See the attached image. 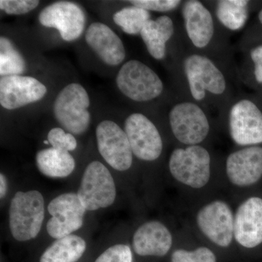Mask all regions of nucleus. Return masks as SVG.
Returning a JSON list of instances; mask_svg holds the SVG:
<instances>
[{
    "label": "nucleus",
    "instance_id": "obj_1",
    "mask_svg": "<svg viewBox=\"0 0 262 262\" xmlns=\"http://www.w3.org/2000/svg\"><path fill=\"white\" fill-rule=\"evenodd\" d=\"M168 169L189 206L222 191L220 166L205 145L178 146L169 156Z\"/></svg>",
    "mask_w": 262,
    "mask_h": 262
},
{
    "label": "nucleus",
    "instance_id": "obj_2",
    "mask_svg": "<svg viewBox=\"0 0 262 262\" xmlns=\"http://www.w3.org/2000/svg\"><path fill=\"white\" fill-rule=\"evenodd\" d=\"M190 206L191 228L208 244L229 249L234 243V203L228 195L217 194Z\"/></svg>",
    "mask_w": 262,
    "mask_h": 262
},
{
    "label": "nucleus",
    "instance_id": "obj_3",
    "mask_svg": "<svg viewBox=\"0 0 262 262\" xmlns=\"http://www.w3.org/2000/svg\"><path fill=\"white\" fill-rule=\"evenodd\" d=\"M220 177L222 191L237 200L262 179V146H245L231 151L221 165Z\"/></svg>",
    "mask_w": 262,
    "mask_h": 262
},
{
    "label": "nucleus",
    "instance_id": "obj_4",
    "mask_svg": "<svg viewBox=\"0 0 262 262\" xmlns=\"http://www.w3.org/2000/svg\"><path fill=\"white\" fill-rule=\"evenodd\" d=\"M183 71L194 102L202 103L227 92V81L223 72L209 57L199 53L186 56Z\"/></svg>",
    "mask_w": 262,
    "mask_h": 262
},
{
    "label": "nucleus",
    "instance_id": "obj_5",
    "mask_svg": "<svg viewBox=\"0 0 262 262\" xmlns=\"http://www.w3.org/2000/svg\"><path fill=\"white\" fill-rule=\"evenodd\" d=\"M169 127L179 146L205 145L211 134L209 117L194 101L175 103L168 114Z\"/></svg>",
    "mask_w": 262,
    "mask_h": 262
},
{
    "label": "nucleus",
    "instance_id": "obj_6",
    "mask_svg": "<svg viewBox=\"0 0 262 262\" xmlns=\"http://www.w3.org/2000/svg\"><path fill=\"white\" fill-rule=\"evenodd\" d=\"M44 219V198L39 191L15 193L9 209V227L14 239L25 242L35 238Z\"/></svg>",
    "mask_w": 262,
    "mask_h": 262
},
{
    "label": "nucleus",
    "instance_id": "obj_7",
    "mask_svg": "<svg viewBox=\"0 0 262 262\" xmlns=\"http://www.w3.org/2000/svg\"><path fill=\"white\" fill-rule=\"evenodd\" d=\"M89 95L82 84H67L57 95L53 114L57 122L73 135H82L91 121Z\"/></svg>",
    "mask_w": 262,
    "mask_h": 262
},
{
    "label": "nucleus",
    "instance_id": "obj_8",
    "mask_svg": "<svg viewBox=\"0 0 262 262\" xmlns=\"http://www.w3.org/2000/svg\"><path fill=\"white\" fill-rule=\"evenodd\" d=\"M117 88L136 102L152 101L163 94L164 84L158 74L139 60L124 63L117 75Z\"/></svg>",
    "mask_w": 262,
    "mask_h": 262
},
{
    "label": "nucleus",
    "instance_id": "obj_9",
    "mask_svg": "<svg viewBox=\"0 0 262 262\" xmlns=\"http://www.w3.org/2000/svg\"><path fill=\"white\" fill-rule=\"evenodd\" d=\"M79 198L87 211L108 208L116 199L115 181L108 168L98 161H93L84 170Z\"/></svg>",
    "mask_w": 262,
    "mask_h": 262
},
{
    "label": "nucleus",
    "instance_id": "obj_10",
    "mask_svg": "<svg viewBox=\"0 0 262 262\" xmlns=\"http://www.w3.org/2000/svg\"><path fill=\"white\" fill-rule=\"evenodd\" d=\"M228 133L239 147L262 144V113L251 100L236 101L229 108Z\"/></svg>",
    "mask_w": 262,
    "mask_h": 262
},
{
    "label": "nucleus",
    "instance_id": "obj_11",
    "mask_svg": "<svg viewBox=\"0 0 262 262\" xmlns=\"http://www.w3.org/2000/svg\"><path fill=\"white\" fill-rule=\"evenodd\" d=\"M124 130L130 142L133 154L144 162H154L163 154V138L154 122L141 113L129 115Z\"/></svg>",
    "mask_w": 262,
    "mask_h": 262
},
{
    "label": "nucleus",
    "instance_id": "obj_12",
    "mask_svg": "<svg viewBox=\"0 0 262 262\" xmlns=\"http://www.w3.org/2000/svg\"><path fill=\"white\" fill-rule=\"evenodd\" d=\"M98 151L114 169L126 171L132 167L134 154L125 130L112 120H103L96 130Z\"/></svg>",
    "mask_w": 262,
    "mask_h": 262
},
{
    "label": "nucleus",
    "instance_id": "obj_13",
    "mask_svg": "<svg viewBox=\"0 0 262 262\" xmlns=\"http://www.w3.org/2000/svg\"><path fill=\"white\" fill-rule=\"evenodd\" d=\"M234 203V243L253 249L262 244V198L249 196Z\"/></svg>",
    "mask_w": 262,
    "mask_h": 262
},
{
    "label": "nucleus",
    "instance_id": "obj_14",
    "mask_svg": "<svg viewBox=\"0 0 262 262\" xmlns=\"http://www.w3.org/2000/svg\"><path fill=\"white\" fill-rule=\"evenodd\" d=\"M48 211L51 218L48 221L47 232L51 237L60 239L70 235L83 225L85 209L76 193H65L51 201Z\"/></svg>",
    "mask_w": 262,
    "mask_h": 262
},
{
    "label": "nucleus",
    "instance_id": "obj_15",
    "mask_svg": "<svg viewBox=\"0 0 262 262\" xmlns=\"http://www.w3.org/2000/svg\"><path fill=\"white\" fill-rule=\"evenodd\" d=\"M39 21L43 27L57 29L63 40L72 42L83 33L86 17L83 9L77 3L59 1L42 9Z\"/></svg>",
    "mask_w": 262,
    "mask_h": 262
},
{
    "label": "nucleus",
    "instance_id": "obj_16",
    "mask_svg": "<svg viewBox=\"0 0 262 262\" xmlns=\"http://www.w3.org/2000/svg\"><path fill=\"white\" fill-rule=\"evenodd\" d=\"M47 92L46 86L34 77L13 75L0 79V104L5 110H17L37 102Z\"/></svg>",
    "mask_w": 262,
    "mask_h": 262
},
{
    "label": "nucleus",
    "instance_id": "obj_17",
    "mask_svg": "<svg viewBox=\"0 0 262 262\" xmlns=\"http://www.w3.org/2000/svg\"><path fill=\"white\" fill-rule=\"evenodd\" d=\"M174 235L168 226L150 220L139 226L133 235L132 248L138 256L163 257L173 248Z\"/></svg>",
    "mask_w": 262,
    "mask_h": 262
},
{
    "label": "nucleus",
    "instance_id": "obj_18",
    "mask_svg": "<svg viewBox=\"0 0 262 262\" xmlns=\"http://www.w3.org/2000/svg\"><path fill=\"white\" fill-rule=\"evenodd\" d=\"M182 14L186 34L192 46L196 49H206L215 35L211 12L199 0H188L182 3Z\"/></svg>",
    "mask_w": 262,
    "mask_h": 262
},
{
    "label": "nucleus",
    "instance_id": "obj_19",
    "mask_svg": "<svg viewBox=\"0 0 262 262\" xmlns=\"http://www.w3.org/2000/svg\"><path fill=\"white\" fill-rule=\"evenodd\" d=\"M85 41L106 64L118 66L125 60L126 52L123 42L106 24L100 22L91 24L86 31Z\"/></svg>",
    "mask_w": 262,
    "mask_h": 262
},
{
    "label": "nucleus",
    "instance_id": "obj_20",
    "mask_svg": "<svg viewBox=\"0 0 262 262\" xmlns=\"http://www.w3.org/2000/svg\"><path fill=\"white\" fill-rule=\"evenodd\" d=\"M175 31L173 20L168 15H161L149 20L140 33L150 56L161 61L166 56L167 43L173 37Z\"/></svg>",
    "mask_w": 262,
    "mask_h": 262
},
{
    "label": "nucleus",
    "instance_id": "obj_21",
    "mask_svg": "<svg viewBox=\"0 0 262 262\" xmlns=\"http://www.w3.org/2000/svg\"><path fill=\"white\" fill-rule=\"evenodd\" d=\"M36 164L41 173L50 178H65L75 168V161L70 151L51 147L38 151Z\"/></svg>",
    "mask_w": 262,
    "mask_h": 262
},
{
    "label": "nucleus",
    "instance_id": "obj_22",
    "mask_svg": "<svg viewBox=\"0 0 262 262\" xmlns=\"http://www.w3.org/2000/svg\"><path fill=\"white\" fill-rule=\"evenodd\" d=\"M87 245L84 239L70 234L57 239L39 258V262H77L83 256Z\"/></svg>",
    "mask_w": 262,
    "mask_h": 262
},
{
    "label": "nucleus",
    "instance_id": "obj_23",
    "mask_svg": "<svg viewBox=\"0 0 262 262\" xmlns=\"http://www.w3.org/2000/svg\"><path fill=\"white\" fill-rule=\"evenodd\" d=\"M248 4L247 0H220L215 4V16L226 29L237 32L247 22Z\"/></svg>",
    "mask_w": 262,
    "mask_h": 262
},
{
    "label": "nucleus",
    "instance_id": "obj_24",
    "mask_svg": "<svg viewBox=\"0 0 262 262\" xmlns=\"http://www.w3.org/2000/svg\"><path fill=\"white\" fill-rule=\"evenodd\" d=\"M113 20L124 32L129 35H137L151 20V13L145 9L130 5L116 12Z\"/></svg>",
    "mask_w": 262,
    "mask_h": 262
},
{
    "label": "nucleus",
    "instance_id": "obj_25",
    "mask_svg": "<svg viewBox=\"0 0 262 262\" xmlns=\"http://www.w3.org/2000/svg\"><path fill=\"white\" fill-rule=\"evenodd\" d=\"M27 64L23 56L10 39L0 38V75H21L25 72Z\"/></svg>",
    "mask_w": 262,
    "mask_h": 262
},
{
    "label": "nucleus",
    "instance_id": "obj_26",
    "mask_svg": "<svg viewBox=\"0 0 262 262\" xmlns=\"http://www.w3.org/2000/svg\"><path fill=\"white\" fill-rule=\"evenodd\" d=\"M170 262H217V257L214 251L207 246L193 249L179 248L172 252Z\"/></svg>",
    "mask_w": 262,
    "mask_h": 262
},
{
    "label": "nucleus",
    "instance_id": "obj_27",
    "mask_svg": "<svg viewBox=\"0 0 262 262\" xmlns=\"http://www.w3.org/2000/svg\"><path fill=\"white\" fill-rule=\"evenodd\" d=\"M94 262H134L132 248L126 244H116L105 250Z\"/></svg>",
    "mask_w": 262,
    "mask_h": 262
},
{
    "label": "nucleus",
    "instance_id": "obj_28",
    "mask_svg": "<svg viewBox=\"0 0 262 262\" xmlns=\"http://www.w3.org/2000/svg\"><path fill=\"white\" fill-rule=\"evenodd\" d=\"M48 141L55 149L74 151L77 148V140L73 134L66 133L60 127H54L48 134Z\"/></svg>",
    "mask_w": 262,
    "mask_h": 262
},
{
    "label": "nucleus",
    "instance_id": "obj_29",
    "mask_svg": "<svg viewBox=\"0 0 262 262\" xmlns=\"http://www.w3.org/2000/svg\"><path fill=\"white\" fill-rule=\"evenodd\" d=\"M131 5L145 9L148 11L168 13L177 10L182 1L180 0H132L128 1Z\"/></svg>",
    "mask_w": 262,
    "mask_h": 262
},
{
    "label": "nucleus",
    "instance_id": "obj_30",
    "mask_svg": "<svg viewBox=\"0 0 262 262\" xmlns=\"http://www.w3.org/2000/svg\"><path fill=\"white\" fill-rule=\"evenodd\" d=\"M39 5L37 0H1L0 9L8 15L27 14Z\"/></svg>",
    "mask_w": 262,
    "mask_h": 262
},
{
    "label": "nucleus",
    "instance_id": "obj_31",
    "mask_svg": "<svg viewBox=\"0 0 262 262\" xmlns=\"http://www.w3.org/2000/svg\"><path fill=\"white\" fill-rule=\"evenodd\" d=\"M254 63V76L258 83L262 84V45L253 48L250 53Z\"/></svg>",
    "mask_w": 262,
    "mask_h": 262
},
{
    "label": "nucleus",
    "instance_id": "obj_32",
    "mask_svg": "<svg viewBox=\"0 0 262 262\" xmlns=\"http://www.w3.org/2000/svg\"><path fill=\"white\" fill-rule=\"evenodd\" d=\"M8 180L3 173L0 174V198H4L8 192Z\"/></svg>",
    "mask_w": 262,
    "mask_h": 262
},
{
    "label": "nucleus",
    "instance_id": "obj_33",
    "mask_svg": "<svg viewBox=\"0 0 262 262\" xmlns=\"http://www.w3.org/2000/svg\"><path fill=\"white\" fill-rule=\"evenodd\" d=\"M258 20H259L260 23L262 24V9L260 10L259 13H258Z\"/></svg>",
    "mask_w": 262,
    "mask_h": 262
}]
</instances>
